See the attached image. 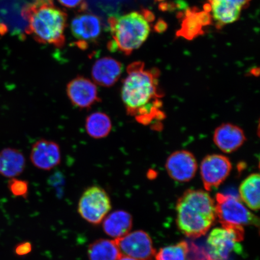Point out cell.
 I'll list each match as a JSON object with an SVG mask.
<instances>
[{
	"mask_svg": "<svg viewBox=\"0 0 260 260\" xmlns=\"http://www.w3.org/2000/svg\"><path fill=\"white\" fill-rule=\"evenodd\" d=\"M259 174L253 173L244 180L239 187L240 198L249 209H259Z\"/></svg>",
	"mask_w": 260,
	"mask_h": 260,
	"instance_id": "cell-21",
	"label": "cell"
},
{
	"mask_svg": "<svg viewBox=\"0 0 260 260\" xmlns=\"http://www.w3.org/2000/svg\"><path fill=\"white\" fill-rule=\"evenodd\" d=\"M165 168L172 180L185 183L194 177L198 165L196 158L191 152L179 150L169 156L166 161Z\"/></svg>",
	"mask_w": 260,
	"mask_h": 260,
	"instance_id": "cell-12",
	"label": "cell"
},
{
	"mask_svg": "<svg viewBox=\"0 0 260 260\" xmlns=\"http://www.w3.org/2000/svg\"><path fill=\"white\" fill-rule=\"evenodd\" d=\"M188 251V243L182 241L160 249L154 258L155 260H187Z\"/></svg>",
	"mask_w": 260,
	"mask_h": 260,
	"instance_id": "cell-23",
	"label": "cell"
},
{
	"mask_svg": "<svg viewBox=\"0 0 260 260\" xmlns=\"http://www.w3.org/2000/svg\"><path fill=\"white\" fill-rule=\"evenodd\" d=\"M122 64L110 57H105L97 60L92 68V78L98 85L110 87L116 83L121 77Z\"/></svg>",
	"mask_w": 260,
	"mask_h": 260,
	"instance_id": "cell-15",
	"label": "cell"
},
{
	"mask_svg": "<svg viewBox=\"0 0 260 260\" xmlns=\"http://www.w3.org/2000/svg\"><path fill=\"white\" fill-rule=\"evenodd\" d=\"M103 230L107 235L118 239L128 234L132 229L133 219L126 211H114L104 219Z\"/></svg>",
	"mask_w": 260,
	"mask_h": 260,
	"instance_id": "cell-18",
	"label": "cell"
},
{
	"mask_svg": "<svg viewBox=\"0 0 260 260\" xmlns=\"http://www.w3.org/2000/svg\"><path fill=\"white\" fill-rule=\"evenodd\" d=\"M90 260H118L122 256L115 240L100 239L88 248Z\"/></svg>",
	"mask_w": 260,
	"mask_h": 260,
	"instance_id": "cell-22",
	"label": "cell"
},
{
	"mask_svg": "<svg viewBox=\"0 0 260 260\" xmlns=\"http://www.w3.org/2000/svg\"><path fill=\"white\" fill-rule=\"evenodd\" d=\"M102 21L99 16L84 13L75 16L71 23V31L80 48H86L95 42L102 34Z\"/></svg>",
	"mask_w": 260,
	"mask_h": 260,
	"instance_id": "cell-10",
	"label": "cell"
},
{
	"mask_svg": "<svg viewBox=\"0 0 260 260\" xmlns=\"http://www.w3.org/2000/svg\"><path fill=\"white\" fill-rule=\"evenodd\" d=\"M123 81L121 99L126 113L142 125L162 121V92L159 87V71L146 70L145 63L136 61L128 65Z\"/></svg>",
	"mask_w": 260,
	"mask_h": 260,
	"instance_id": "cell-1",
	"label": "cell"
},
{
	"mask_svg": "<svg viewBox=\"0 0 260 260\" xmlns=\"http://www.w3.org/2000/svg\"><path fill=\"white\" fill-rule=\"evenodd\" d=\"M111 208V201L106 190L93 186L84 191L78 205V211L87 222L96 225L105 218Z\"/></svg>",
	"mask_w": 260,
	"mask_h": 260,
	"instance_id": "cell-7",
	"label": "cell"
},
{
	"mask_svg": "<svg viewBox=\"0 0 260 260\" xmlns=\"http://www.w3.org/2000/svg\"><path fill=\"white\" fill-rule=\"evenodd\" d=\"M9 183L10 190L15 196L25 197L27 194L28 190L27 182L12 179Z\"/></svg>",
	"mask_w": 260,
	"mask_h": 260,
	"instance_id": "cell-24",
	"label": "cell"
},
{
	"mask_svg": "<svg viewBox=\"0 0 260 260\" xmlns=\"http://www.w3.org/2000/svg\"><path fill=\"white\" fill-rule=\"evenodd\" d=\"M216 215L222 226L228 225L259 226V219L244 206L238 197L232 194L217 193Z\"/></svg>",
	"mask_w": 260,
	"mask_h": 260,
	"instance_id": "cell-6",
	"label": "cell"
},
{
	"mask_svg": "<svg viewBox=\"0 0 260 260\" xmlns=\"http://www.w3.org/2000/svg\"><path fill=\"white\" fill-rule=\"evenodd\" d=\"M118 260H137L135 258H133L132 257H129V256L122 255L121 258H120Z\"/></svg>",
	"mask_w": 260,
	"mask_h": 260,
	"instance_id": "cell-28",
	"label": "cell"
},
{
	"mask_svg": "<svg viewBox=\"0 0 260 260\" xmlns=\"http://www.w3.org/2000/svg\"><path fill=\"white\" fill-rule=\"evenodd\" d=\"M61 160L59 145L47 139L39 140L32 146L30 160L39 170L50 171L59 165Z\"/></svg>",
	"mask_w": 260,
	"mask_h": 260,
	"instance_id": "cell-13",
	"label": "cell"
},
{
	"mask_svg": "<svg viewBox=\"0 0 260 260\" xmlns=\"http://www.w3.org/2000/svg\"><path fill=\"white\" fill-rule=\"evenodd\" d=\"M243 9L230 0H208L204 11L211 13L216 27L220 29L238 20Z\"/></svg>",
	"mask_w": 260,
	"mask_h": 260,
	"instance_id": "cell-16",
	"label": "cell"
},
{
	"mask_svg": "<svg viewBox=\"0 0 260 260\" xmlns=\"http://www.w3.org/2000/svg\"><path fill=\"white\" fill-rule=\"evenodd\" d=\"M245 236L243 227L228 225L222 229H214L207 238L208 248L210 260H227L233 252L242 251L239 243Z\"/></svg>",
	"mask_w": 260,
	"mask_h": 260,
	"instance_id": "cell-5",
	"label": "cell"
},
{
	"mask_svg": "<svg viewBox=\"0 0 260 260\" xmlns=\"http://www.w3.org/2000/svg\"><path fill=\"white\" fill-rule=\"evenodd\" d=\"M31 251V245L29 242H24L19 244L15 249V252L18 255L28 254Z\"/></svg>",
	"mask_w": 260,
	"mask_h": 260,
	"instance_id": "cell-26",
	"label": "cell"
},
{
	"mask_svg": "<svg viewBox=\"0 0 260 260\" xmlns=\"http://www.w3.org/2000/svg\"><path fill=\"white\" fill-rule=\"evenodd\" d=\"M178 229L196 239L206 235L215 221V202L207 191L189 189L179 198L176 206Z\"/></svg>",
	"mask_w": 260,
	"mask_h": 260,
	"instance_id": "cell-3",
	"label": "cell"
},
{
	"mask_svg": "<svg viewBox=\"0 0 260 260\" xmlns=\"http://www.w3.org/2000/svg\"><path fill=\"white\" fill-rule=\"evenodd\" d=\"M246 140L243 130L233 123H224L216 128L213 142L224 153L230 154L241 147Z\"/></svg>",
	"mask_w": 260,
	"mask_h": 260,
	"instance_id": "cell-14",
	"label": "cell"
},
{
	"mask_svg": "<svg viewBox=\"0 0 260 260\" xmlns=\"http://www.w3.org/2000/svg\"><path fill=\"white\" fill-rule=\"evenodd\" d=\"M25 158L17 149L6 148L0 152V174L6 177L14 178L25 170Z\"/></svg>",
	"mask_w": 260,
	"mask_h": 260,
	"instance_id": "cell-19",
	"label": "cell"
},
{
	"mask_svg": "<svg viewBox=\"0 0 260 260\" xmlns=\"http://www.w3.org/2000/svg\"><path fill=\"white\" fill-rule=\"evenodd\" d=\"M87 134L90 138L101 139L107 137L112 129V122L106 113L96 112L91 113L85 121Z\"/></svg>",
	"mask_w": 260,
	"mask_h": 260,
	"instance_id": "cell-20",
	"label": "cell"
},
{
	"mask_svg": "<svg viewBox=\"0 0 260 260\" xmlns=\"http://www.w3.org/2000/svg\"><path fill=\"white\" fill-rule=\"evenodd\" d=\"M212 22V18L209 12H199L194 9H188L181 25V28L177 32L178 37L187 40H192L203 34V28Z\"/></svg>",
	"mask_w": 260,
	"mask_h": 260,
	"instance_id": "cell-17",
	"label": "cell"
},
{
	"mask_svg": "<svg viewBox=\"0 0 260 260\" xmlns=\"http://www.w3.org/2000/svg\"><path fill=\"white\" fill-rule=\"evenodd\" d=\"M153 15L144 11L132 12L122 15L111 16L108 24L112 40L109 42L110 51H119L129 55L147 40Z\"/></svg>",
	"mask_w": 260,
	"mask_h": 260,
	"instance_id": "cell-4",
	"label": "cell"
},
{
	"mask_svg": "<svg viewBox=\"0 0 260 260\" xmlns=\"http://www.w3.org/2000/svg\"><path fill=\"white\" fill-rule=\"evenodd\" d=\"M200 169L205 189L211 191L218 187L229 177L232 164L225 155L210 154L203 158Z\"/></svg>",
	"mask_w": 260,
	"mask_h": 260,
	"instance_id": "cell-8",
	"label": "cell"
},
{
	"mask_svg": "<svg viewBox=\"0 0 260 260\" xmlns=\"http://www.w3.org/2000/svg\"><path fill=\"white\" fill-rule=\"evenodd\" d=\"M66 91L68 99L77 108L87 109L101 102L96 84L83 76H78L70 81Z\"/></svg>",
	"mask_w": 260,
	"mask_h": 260,
	"instance_id": "cell-11",
	"label": "cell"
},
{
	"mask_svg": "<svg viewBox=\"0 0 260 260\" xmlns=\"http://www.w3.org/2000/svg\"><path fill=\"white\" fill-rule=\"evenodd\" d=\"M115 242L122 255L137 260H154L156 253L150 236L143 231L128 233Z\"/></svg>",
	"mask_w": 260,
	"mask_h": 260,
	"instance_id": "cell-9",
	"label": "cell"
},
{
	"mask_svg": "<svg viewBox=\"0 0 260 260\" xmlns=\"http://www.w3.org/2000/svg\"><path fill=\"white\" fill-rule=\"evenodd\" d=\"M65 8L84 12L87 9L86 0H57Z\"/></svg>",
	"mask_w": 260,
	"mask_h": 260,
	"instance_id": "cell-25",
	"label": "cell"
},
{
	"mask_svg": "<svg viewBox=\"0 0 260 260\" xmlns=\"http://www.w3.org/2000/svg\"><path fill=\"white\" fill-rule=\"evenodd\" d=\"M230 1L241 6L243 9H245L249 5L250 2H251V0H230Z\"/></svg>",
	"mask_w": 260,
	"mask_h": 260,
	"instance_id": "cell-27",
	"label": "cell"
},
{
	"mask_svg": "<svg viewBox=\"0 0 260 260\" xmlns=\"http://www.w3.org/2000/svg\"><path fill=\"white\" fill-rule=\"evenodd\" d=\"M22 16L27 22L26 32L36 41L58 48L63 46L67 14L53 0H34L24 6Z\"/></svg>",
	"mask_w": 260,
	"mask_h": 260,
	"instance_id": "cell-2",
	"label": "cell"
}]
</instances>
